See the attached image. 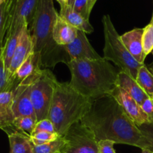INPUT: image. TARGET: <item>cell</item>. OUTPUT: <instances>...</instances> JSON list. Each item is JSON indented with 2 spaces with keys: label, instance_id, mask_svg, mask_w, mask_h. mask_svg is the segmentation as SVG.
Returning <instances> with one entry per match:
<instances>
[{
  "label": "cell",
  "instance_id": "obj_38",
  "mask_svg": "<svg viewBox=\"0 0 153 153\" xmlns=\"http://www.w3.org/2000/svg\"><path fill=\"white\" fill-rule=\"evenodd\" d=\"M151 53L152 54V55H153V49H152V52H151Z\"/></svg>",
  "mask_w": 153,
  "mask_h": 153
},
{
  "label": "cell",
  "instance_id": "obj_29",
  "mask_svg": "<svg viewBox=\"0 0 153 153\" xmlns=\"http://www.w3.org/2000/svg\"><path fill=\"white\" fill-rule=\"evenodd\" d=\"M148 143V150L153 153V122H147L137 126Z\"/></svg>",
  "mask_w": 153,
  "mask_h": 153
},
{
  "label": "cell",
  "instance_id": "obj_10",
  "mask_svg": "<svg viewBox=\"0 0 153 153\" xmlns=\"http://www.w3.org/2000/svg\"><path fill=\"white\" fill-rule=\"evenodd\" d=\"M40 67V55L32 52L12 77L10 91H13L21 83L32 84L41 70Z\"/></svg>",
  "mask_w": 153,
  "mask_h": 153
},
{
  "label": "cell",
  "instance_id": "obj_35",
  "mask_svg": "<svg viewBox=\"0 0 153 153\" xmlns=\"http://www.w3.org/2000/svg\"><path fill=\"white\" fill-rule=\"evenodd\" d=\"M148 69L150 70V71H151V73L153 74V62L151 64H150V66H149V67H148Z\"/></svg>",
  "mask_w": 153,
  "mask_h": 153
},
{
  "label": "cell",
  "instance_id": "obj_27",
  "mask_svg": "<svg viewBox=\"0 0 153 153\" xmlns=\"http://www.w3.org/2000/svg\"><path fill=\"white\" fill-rule=\"evenodd\" d=\"M59 134L57 133L46 132V131H40V132L35 133L30 136V140L34 146H40L45 144L49 142L53 141L59 137Z\"/></svg>",
  "mask_w": 153,
  "mask_h": 153
},
{
  "label": "cell",
  "instance_id": "obj_8",
  "mask_svg": "<svg viewBox=\"0 0 153 153\" xmlns=\"http://www.w3.org/2000/svg\"><path fill=\"white\" fill-rule=\"evenodd\" d=\"M8 22L5 37L14 31L23 28L25 25L31 27L39 0H8Z\"/></svg>",
  "mask_w": 153,
  "mask_h": 153
},
{
  "label": "cell",
  "instance_id": "obj_1",
  "mask_svg": "<svg viewBox=\"0 0 153 153\" xmlns=\"http://www.w3.org/2000/svg\"><path fill=\"white\" fill-rule=\"evenodd\" d=\"M80 122L92 131L97 141L110 140L148 149V143L139 128L110 94L93 100L89 111Z\"/></svg>",
  "mask_w": 153,
  "mask_h": 153
},
{
  "label": "cell",
  "instance_id": "obj_4",
  "mask_svg": "<svg viewBox=\"0 0 153 153\" xmlns=\"http://www.w3.org/2000/svg\"><path fill=\"white\" fill-rule=\"evenodd\" d=\"M92 100L78 93L70 83L57 82L46 119L53 124L56 131L64 136L73 124L89 111Z\"/></svg>",
  "mask_w": 153,
  "mask_h": 153
},
{
  "label": "cell",
  "instance_id": "obj_2",
  "mask_svg": "<svg viewBox=\"0 0 153 153\" xmlns=\"http://www.w3.org/2000/svg\"><path fill=\"white\" fill-rule=\"evenodd\" d=\"M70 72L69 82L78 93L92 100L109 95L117 88V70L102 57L96 60H72L66 64Z\"/></svg>",
  "mask_w": 153,
  "mask_h": 153
},
{
  "label": "cell",
  "instance_id": "obj_34",
  "mask_svg": "<svg viewBox=\"0 0 153 153\" xmlns=\"http://www.w3.org/2000/svg\"><path fill=\"white\" fill-rule=\"evenodd\" d=\"M75 0H68V5H69L70 7H73V5H74V3Z\"/></svg>",
  "mask_w": 153,
  "mask_h": 153
},
{
  "label": "cell",
  "instance_id": "obj_36",
  "mask_svg": "<svg viewBox=\"0 0 153 153\" xmlns=\"http://www.w3.org/2000/svg\"><path fill=\"white\" fill-rule=\"evenodd\" d=\"M141 153H152V152H150L149 150H148V149H142V152Z\"/></svg>",
  "mask_w": 153,
  "mask_h": 153
},
{
  "label": "cell",
  "instance_id": "obj_31",
  "mask_svg": "<svg viewBox=\"0 0 153 153\" xmlns=\"http://www.w3.org/2000/svg\"><path fill=\"white\" fill-rule=\"evenodd\" d=\"M113 141L110 140H101L98 141V153H116L114 149Z\"/></svg>",
  "mask_w": 153,
  "mask_h": 153
},
{
  "label": "cell",
  "instance_id": "obj_24",
  "mask_svg": "<svg viewBox=\"0 0 153 153\" xmlns=\"http://www.w3.org/2000/svg\"><path fill=\"white\" fill-rule=\"evenodd\" d=\"M64 143L62 136H59L53 141L49 142L40 146L33 145V153H58L61 151Z\"/></svg>",
  "mask_w": 153,
  "mask_h": 153
},
{
  "label": "cell",
  "instance_id": "obj_16",
  "mask_svg": "<svg viewBox=\"0 0 153 153\" xmlns=\"http://www.w3.org/2000/svg\"><path fill=\"white\" fill-rule=\"evenodd\" d=\"M117 86L127 92L140 105L148 98V96L140 87L136 79L124 72H118Z\"/></svg>",
  "mask_w": 153,
  "mask_h": 153
},
{
  "label": "cell",
  "instance_id": "obj_13",
  "mask_svg": "<svg viewBox=\"0 0 153 153\" xmlns=\"http://www.w3.org/2000/svg\"><path fill=\"white\" fill-rule=\"evenodd\" d=\"M33 52V43L30 31L28 28V25H24L22 28L21 36L20 37L19 42L17 43L16 49L14 53L13 58L10 61V67L8 70V78L9 80H11L12 77L16 70L22 65V63L27 59L30 54ZM11 85V83H10ZM11 90V88H10Z\"/></svg>",
  "mask_w": 153,
  "mask_h": 153
},
{
  "label": "cell",
  "instance_id": "obj_20",
  "mask_svg": "<svg viewBox=\"0 0 153 153\" xmlns=\"http://www.w3.org/2000/svg\"><path fill=\"white\" fill-rule=\"evenodd\" d=\"M22 28L14 31L13 34L4 38V46H3L2 49V53L3 61H4V67H5L6 71H7L8 76V70L9 67H10V61H11L14 51L16 49V46H17L18 42H19Z\"/></svg>",
  "mask_w": 153,
  "mask_h": 153
},
{
  "label": "cell",
  "instance_id": "obj_17",
  "mask_svg": "<svg viewBox=\"0 0 153 153\" xmlns=\"http://www.w3.org/2000/svg\"><path fill=\"white\" fill-rule=\"evenodd\" d=\"M58 15L74 28L83 31L86 34H90L94 31L89 20L82 17L81 15L74 10L73 7L68 4L64 7H61Z\"/></svg>",
  "mask_w": 153,
  "mask_h": 153
},
{
  "label": "cell",
  "instance_id": "obj_15",
  "mask_svg": "<svg viewBox=\"0 0 153 153\" xmlns=\"http://www.w3.org/2000/svg\"><path fill=\"white\" fill-rule=\"evenodd\" d=\"M77 31L58 14L52 31V38L57 45L64 46L76 39Z\"/></svg>",
  "mask_w": 153,
  "mask_h": 153
},
{
  "label": "cell",
  "instance_id": "obj_14",
  "mask_svg": "<svg viewBox=\"0 0 153 153\" xmlns=\"http://www.w3.org/2000/svg\"><path fill=\"white\" fill-rule=\"evenodd\" d=\"M143 28H136L120 35V39L131 56L141 64H144L145 57L142 52V37Z\"/></svg>",
  "mask_w": 153,
  "mask_h": 153
},
{
  "label": "cell",
  "instance_id": "obj_28",
  "mask_svg": "<svg viewBox=\"0 0 153 153\" xmlns=\"http://www.w3.org/2000/svg\"><path fill=\"white\" fill-rule=\"evenodd\" d=\"M10 88H11V85H10L7 71L4 67L2 49H0V93L4 92V91H11Z\"/></svg>",
  "mask_w": 153,
  "mask_h": 153
},
{
  "label": "cell",
  "instance_id": "obj_6",
  "mask_svg": "<svg viewBox=\"0 0 153 153\" xmlns=\"http://www.w3.org/2000/svg\"><path fill=\"white\" fill-rule=\"evenodd\" d=\"M57 82L52 72L41 70L32 84L30 99L37 122L47 118Z\"/></svg>",
  "mask_w": 153,
  "mask_h": 153
},
{
  "label": "cell",
  "instance_id": "obj_26",
  "mask_svg": "<svg viewBox=\"0 0 153 153\" xmlns=\"http://www.w3.org/2000/svg\"><path fill=\"white\" fill-rule=\"evenodd\" d=\"M97 0H75L73 5L74 11L89 20L90 13Z\"/></svg>",
  "mask_w": 153,
  "mask_h": 153
},
{
  "label": "cell",
  "instance_id": "obj_33",
  "mask_svg": "<svg viewBox=\"0 0 153 153\" xmlns=\"http://www.w3.org/2000/svg\"><path fill=\"white\" fill-rule=\"evenodd\" d=\"M56 1L60 4V7H64V6L67 5L68 0H56Z\"/></svg>",
  "mask_w": 153,
  "mask_h": 153
},
{
  "label": "cell",
  "instance_id": "obj_9",
  "mask_svg": "<svg viewBox=\"0 0 153 153\" xmlns=\"http://www.w3.org/2000/svg\"><path fill=\"white\" fill-rule=\"evenodd\" d=\"M110 95L112 96L119 104L127 116L136 126L148 122L146 115L140 105L123 89L117 87Z\"/></svg>",
  "mask_w": 153,
  "mask_h": 153
},
{
  "label": "cell",
  "instance_id": "obj_7",
  "mask_svg": "<svg viewBox=\"0 0 153 153\" xmlns=\"http://www.w3.org/2000/svg\"><path fill=\"white\" fill-rule=\"evenodd\" d=\"M62 137L64 143L61 153H98L94 134L80 121L73 124Z\"/></svg>",
  "mask_w": 153,
  "mask_h": 153
},
{
  "label": "cell",
  "instance_id": "obj_3",
  "mask_svg": "<svg viewBox=\"0 0 153 153\" xmlns=\"http://www.w3.org/2000/svg\"><path fill=\"white\" fill-rule=\"evenodd\" d=\"M58 14L52 0H39L29 31L33 52L40 55V67H54L58 62L70 61L64 47L57 45L52 38Z\"/></svg>",
  "mask_w": 153,
  "mask_h": 153
},
{
  "label": "cell",
  "instance_id": "obj_11",
  "mask_svg": "<svg viewBox=\"0 0 153 153\" xmlns=\"http://www.w3.org/2000/svg\"><path fill=\"white\" fill-rule=\"evenodd\" d=\"M68 55L70 61L72 60H96L100 57L92 46L86 33L77 31L76 39L72 43L63 46Z\"/></svg>",
  "mask_w": 153,
  "mask_h": 153
},
{
  "label": "cell",
  "instance_id": "obj_32",
  "mask_svg": "<svg viewBox=\"0 0 153 153\" xmlns=\"http://www.w3.org/2000/svg\"><path fill=\"white\" fill-rule=\"evenodd\" d=\"M140 107L146 115L148 122H153V99L148 97L140 105Z\"/></svg>",
  "mask_w": 153,
  "mask_h": 153
},
{
  "label": "cell",
  "instance_id": "obj_21",
  "mask_svg": "<svg viewBox=\"0 0 153 153\" xmlns=\"http://www.w3.org/2000/svg\"><path fill=\"white\" fill-rule=\"evenodd\" d=\"M136 81L148 97L153 99V74L145 64L138 70Z\"/></svg>",
  "mask_w": 153,
  "mask_h": 153
},
{
  "label": "cell",
  "instance_id": "obj_12",
  "mask_svg": "<svg viewBox=\"0 0 153 153\" xmlns=\"http://www.w3.org/2000/svg\"><path fill=\"white\" fill-rule=\"evenodd\" d=\"M32 84L21 83L13 90V113L14 118L32 117L35 118V113L30 99Z\"/></svg>",
  "mask_w": 153,
  "mask_h": 153
},
{
  "label": "cell",
  "instance_id": "obj_39",
  "mask_svg": "<svg viewBox=\"0 0 153 153\" xmlns=\"http://www.w3.org/2000/svg\"><path fill=\"white\" fill-rule=\"evenodd\" d=\"M58 153H61V152H58Z\"/></svg>",
  "mask_w": 153,
  "mask_h": 153
},
{
  "label": "cell",
  "instance_id": "obj_30",
  "mask_svg": "<svg viewBox=\"0 0 153 153\" xmlns=\"http://www.w3.org/2000/svg\"><path fill=\"white\" fill-rule=\"evenodd\" d=\"M40 131H46V132H50V133H57L56 131V128L55 127H54L52 123L48 119L42 120L37 122V123H36L35 125V127H34V131H33L32 134H34L38 132H40Z\"/></svg>",
  "mask_w": 153,
  "mask_h": 153
},
{
  "label": "cell",
  "instance_id": "obj_37",
  "mask_svg": "<svg viewBox=\"0 0 153 153\" xmlns=\"http://www.w3.org/2000/svg\"><path fill=\"white\" fill-rule=\"evenodd\" d=\"M5 1H6V0H0V6H1L3 3L5 2Z\"/></svg>",
  "mask_w": 153,
  "mask_h": 153
},
{
  "label": "cell",
  "instance_id": "obj_25",
  "mask_svg": "<svg viewBox=\"0 0 153 153\" xmlns=\"http://www.w3.org/2000/svg\"><path fill=\"white\" fill-rule=\"evenodd\" d=\"M142 52L145 58L153 49V16L151 22L143 28L142 37Z\"/></svg>",
  "mask_w": 153,
  "mask_h": 153
},
{
  "label": "cell",
  "instance_id": "obj_18",
  "mask_svg": "<svg viewBox=\"0 0 153 153\" xmlns=\"http://www.w3.org/2000/svg\"><path fill=\"white\" fill-rule=\"evenodd\" d=\"M13 91L0 93V128L5 130L13 126Z\"/></svg>",
  "mask_w": 153,
  "mask_h": 153
},
{
  "label": "cell",
  "instance_id": "obj_19",
  "mask_svg": "<svg viewBox=\"0 0 153 153\" xmlns=\"http://www.w3.org/2000/svg\"><path fill=\"white\" fill-rule=\"evenodd\" d=\"M8 134L10 153H33V144L30 136L19 131H14Z\"/></svg>",
  "mask_w": 153,
  "mask_h": 153
},
{
  "label": "cell",
  "instance_id": "obj_22",
  "mask_svg": "<svg viewBox=\"0 0 153 153\" xmlns=\"http://www.w3.org/2000/svg\"><path fill=\"white\" fill-rule=\"evenodd\" d=\"M37 121L36 119L32 117H20L14 118L13 126L17 131L24 133L28 136H31L34 129Z\"/></svg>",
  "mask_w": 153,
  "mask_h": 153
},
{
  "label": "cell",
  "instance_id": "obj_23",
  "mask_svg": "<svg viewBox=\"0 0 153 153\" xmlns=\"http://www.w3.org/2000/svg\"><path fill=\"white\" fill-rule=\"evenodd\" d=\"M9 7L10 3L8 0H6L5 2L0 6V49H2L4 46L8 22Z\"/></svg>",
  "mask_w": 153,
  "mask_h": 153
},
{
  "label": "cell",
  "instance_id": "obj_5",
  "mask_svg": "<svg viewBox=\"0 0 153 153\" xmlns=\"http://www.w3.org/2000/svg\"><path fill=\"white\" fill-rule=\"evenodd\" d=\"M102 23L104 36L103 58L106 61H112L119 71L124 72L136 79L138 70L142 64L138 63L127 50L109 15L103 16Z\"/></svg>",
  "mask_w": 153,
  "mask_h": 153
}]
</instances>
